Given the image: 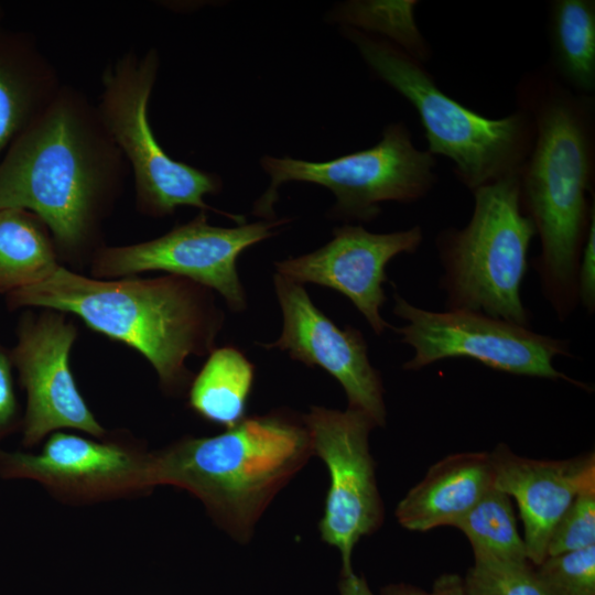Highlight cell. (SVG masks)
Here are the masks:
<instances>
[{
    "label": "cell",
    "instance_id": "6da1fadb",
    "mask_svg": "<svg viewBox=\"0 0 595 595\" xmlns=\"http://www.w3.org/2000/svg\"><path fill=\"white\" fill-rule=\"evenodd\" d=\"M128 170L97 105L63 84L1 158L0 209L39 217L58 260L90 261Z\"/></svg>",
    "mask_w": 595,
    "mask_h": 595
},
{
    "label": "cell",
    "instance_id": "7a4b0ae2",
    "mask_svg": "<svg viewBox=\"0 0 595 595\" xmlns=\"http://www.w3.org/2000/svg\"><path fill=\"white\" fill-rule=\"evenodd\" d=\"M516 94L534 126L518 174L520 204L540 238L534 264L543 294L563 321L578 303V262L595 215V99L567 88L548 66L523 75Z\"/></svg>",
    "mask_w": 595,
    "mask_h": 595
},
{
    "label": "cell",
    "instance_id": "3957f363",
    "mask_svg": "<svg viewBox=\"0 0 595 595\" xmlns=\"http://www.w3.org/2000/svg\"><path fill=\"white\" fill-rule=\"evenodd\" d=\"M11 310L51 309L139 351L170 396L192 381L185 360L213 350L224 313L212 290L188 279H97L58 264L43 281L7 295Z\"/></svg>",
    "mask_w": 595,
    "mask_h": 595
},
{
    "label": "cell",
    "instance_id": "277c9868",
    "mask_svg": "<svg viewBox=\"0 0 595 595\" xmlns=\"http://www.w3.org/2000/svg\"><path fill=\"white\" fill-rule=\"evenodd\" d=\"M312 454L304 422L273 412L152 451V480L154 487L172 485L196 496L217 526L246 543L273 497Z\"/></svg>",
    "mask_w": 595,
    "mask_h": 595
},
{
    "label": "cell",
    "instance_id": "5b68a950",
    "mask_svg": "<svg viewBox=\"0 0 595 595\" xmlns=\"http://www.w3.org/2000/svg\"><path fill=\"white\" fill-rule=\"evenodd\" d=\"M345 36L383 83L416 111L432 155L453 163L456 178L470 192L518 176L534 140L530 115L521 108L493 119L446 95L421 62L393 43L354 28Z\"/></svg>",
    "mask_w": 595,
    "mask_h": 595
},
{
    "label": "cell",
    "instance_id": "8992f818",
    "mask_svg": "<svg viewBox=\"0 0 595 595\" xmlns=\"http://www.w3.org/2000/svg\"><path fill=\"white\" fill-rule=\"evenodd\" d=\"M472 193L468 224L446 228L436 238L446 310L480 312L529 327L521 286L536 229L521 208L518 176Z\"/></svg>",
    "mask_w": 595,
    "mask_h": 595
},
{
    "label": "cell",
    "instance_id": "52a82bcc",
    "mask_svg": "<svg viewBox=\"0 0 595 595\" xmlns=\"http://www.w3.org/2000/svg\"><path fill=\"white\" fill-rule=\"evenodd\" d=\"M159 66L155 48L143 53L131 50L107 65L101 74L97 108L133 174L137 209L158 218L173 214L178 206H194L221 214L238 225L246 224V217L204 202L205 195L221 191L217 174L173 160L158 142L148 106Z\"/></svg>",
    "mask_w": 595,
    "mask_h": 595
},
{
    "label": "cell",
    "instance_id": "ba28073f",
    "mask_svg": "<svg viewBox=\"0 0 595 595\" xmlns=\"http://www.w3.org/2000/svg\"><path fill=\"white\" fill-rule=\"evenodd\" d=\"M270 185L257 199L252 214L274 219L278 190L286 182H307L328 188L336 198L335 218L370 221L383 202L413 203L424 198L437 182L436 160L414 147L403 122L388 125L374 147L325 162L264 155L260 160Z\"/></svg>",
    "mask_w": 595,
    "mask_h": 595
},
{
    "label": "cell",
    "instance_id": "9c48e42d",
    "mask_svg": "<svg viewBox=\"0 0 595 595\" xmlns=\"http://www.w3.org/2000/svg\"><path fill=\"white\" fill-rule=\"evenodd\" d=\"M393 313L407 322L394 328L396 333L414 351L403 365L405 370L464 357L498 371L581 385L558 371L552 363L556 356L571 355L567 340L480 312L429 311L412 305L399 294H394Z\"/></svg>",
    "mask_w": 595,
    "mask_h": 595
},
{
    "label": "cell",
    "instance_id": "30bf717a",
    "mask_svg": "<svg viewBox=\"0 0 595 595\" xmlns=\"http://www.w3.org/2000/svg\"><path fill=\"white\" fill-rule=\"evenodd\" d=\"M288 218L260 220L232 228L208 224L204 210L186 224L142 242L102 246L90 259L97 279H118L148 271H164L218 292L228 307L241 312L247 296L237 271L240 253L275 235Z\"/></svg>",
    "mask_w": 595,
    "mask_h": 595
},
{
    "label": "cell",
    "instance_id": "8fae6325",
    "mask_svg": "<svg viewBox=\"0 0 595 595\" xmlns=\"http://www.w3.org/2000/svg\"><path fill=\"white\" fill-rule=\"evenodd\" d=\"M0 476L35 480L73 505L138 496L154 487L152 451L127 432L94 440L55 431L36 454L0 448Z\"/></svg>",
    "mask_w": 595,
    "mask_h": 595
},
{
    "label": "cell",
    "instance_id": "7c38bea8",
    "mask_svg": "<svg viewBox=\"0 0 595 595\" xmlns=\"http://www.w3.org/2000/svg\"><path fill=\"white\" fill-rule=\"evenodd\" d=\"M303 422L312 452L323 459L329 474L322 539L335 547L342 571H351L357 542L377 531L383 521V506L377 486L369 434L376 426L365 413L312 407Z\"/></svg>",
    "mask_w": 595,
    "mask_h": 595
},
{
    "label": "cell",
    "instance_id": "4fadbf2b",
    "mask_svg": "<svg viewBox=\"0 0 595 595\" xmlns=\"http://www.w3.org/2000/svg\"><path fill=\"white\" fill-rule=\"evenodd\" d=\"M77 334L76 325L65 313L51 309L26 311L19 320L17 343L10 355L26 393L21 424L25 447L64 429L95 437L108 434L88 408L69 368Z\"/></svg>",
    "mask_w": 595,
    "mask_h": 595
},
{
    "label": "cell",
    "instance_id": "5bb4252c",
    "mask_svg": "<svg viewBox=\"0 0 595 595\" xmlns=\"http://www.w3.org/2000/svg\"><path fill=\"white\" fill-rule=\"evenodd\" d=\"M273 283L283 315L282 334L273 343L259 345L288 351L292 359L326 370L344 388L348 409L365 413L376 426L385 425L381 377L370 364L360 331L339 328L314 305L303 284L278 273Z\"/></svg>",
    "mask_w": 595,
    "mask_h": 595
},
{
    "label": "cell",
    "instance_id": "9a60e30c",
    "mask_svg": "<svg viewBox=\"0 0 595 595\" xmlns=\"http://www.w3.org/2000/svg\"><path fill=\"white\" fill-rule=\"evenodd\" d=\"M322 248L275 262L277 273L300 284L315 283L345 295L364 315L376 334L390 325L381 317L388 280L386 267L401 253H414L421 246L420 226L376 234L363 226L344 225Z\"/></svg>",
    "mask_w": 595,
    "mask_h": 595
},
{
    "label": "cell",
    "instance_id": "2e32d148",
    "mask_svg": "<svg viewBox=\"0 0 595 595\" xmlns=\"http://www.w3.org/2000/svg\"><path fill=\"white\" fill-rule=\"evenodd\" d=\"M489 457L494 486L518 504L527 555L536 566L545 559L552 530L571 502L595 487L594 453L561 461L533 459L500 443Z\"/></svg>",
    "mask_w": 595,
    "mask_h": 595
},
{
    "label": "cell",
    "instance_id": "e0dca14e",
    "mask_svg": "<svg viewBox=\"0 0 595 595\" xmlns=\"http://www.w3.org/2000/svg\"><path fill=\"white\" fill-rule=\"evenodd\" d=\"M493 487L489 453L452 454L433 464L407 493L396 508V517L411 531L454 527Z\"/></svg>",
    "mask_w": 595,
    "mask_h": 595
},
{
    "label": "cell",
    "instance_id": "ac0fdd59",
    "mask_svg": "<svg viewBox=\"0 0 595 595\" xmlns=\"http://www.w3.org/2000/svg\"><path fill=\"white\" fill-rule=\"evenodd\" d=\"M62 85L30 34L0 28V160Z\"/></svg>",
    "mask_w": 595,
    "mask_h": 595
},
{
    "label": "cell",
    "instance_id": "d6986e66",
    "mask_svg": "<svg viewBox=\"0 0 595 595\" xmlns=\"http://www.w3.org/2000/svg\"><path fill=\"white\" fill-rule=\"evenodd\" d=\"M548 37L553 75L571 90L595 91V1L553 0L549 6Z\"/></svg>",
    "mask_w": 595,
    "mask_h": 595
},
{
    "label": "cell",
    "instance_id": "ffe728a7",
    "mask_svg": "<svg viewBox=\"0 0 595 595\" xmlns=\"http://www.w3.org/2000/svg\"><path fill=\"white\" fill-rule=\"evenodd\" d=\"M255 366L236 347L213 349L192 379L188 405L202 419L230 429L246 418Z\"/></svg>",
    "mask_w": 595,
    "mask_h": 595
},
{
    "label": "cell",
    "instance_id": "44dd1931",
    "mask_svg": "<svg viewBox=\"0 0 595 595\" xmlns=\"http://www.w3.org/2000/svg\"><path fill=\"white\" fill-rule=\"evenodd\" d=\"M61 264L52 236L34 214L0 209V294L32 286Z\"/></svg>",
    "mask_w": 595,
    "mask_h": 595
},
{
    "label": "cell",
    "instance_id": "7402d4cb",
    "mask_svg": "<svg viewBox=\"0 0 595 595\" xmlns=\"http://www.w3.org/2000/svg\"><path fill=\"white\" fill-rule=\"evenodd\" d=\"M454 527L468 539L474 561H529L511 497L495 486Z\"/></svg>",
    "mask_w": 595,
    "mask_h": 595
},
{
    "label": "cell",
    "instance_id": "603a6c76",
    "mask_svg": "<svg viewBox=\"0 0 595 595\" xmlns=\"http://www.w3.org/2000/svg\"><path fill=\"white\" fill-rule=\"evenodd\" d=\"M416 0L349 1L337 8L334 20L363 32H376L422 64L431 48L415 22Z\"/></svg>",
    "mask_w": 595,
    "mask_h": 595
},
{
    "label": "cell",
    "instance_id": "cb8c5ba5",
    "mask_svg": "<svg viewBox=\"0 0 595 595\" xmlns=\"http://www.w3.org/2000/svg\"><path fill=\"white\" fill-rule=\"evenodd\" d=\"M463 582L467 595H551L530 561H474Z\"/></svg>",
    "mask_w": 595,
    "mask_h": 595
},
{
    "label": "cell",
    "instance_id": "d4e9b609",
    "mask_svg": "<svg viewBox=\"0 0 595 595\" xmlns=\"http://www.w3.org/2000/svg\"><path fill=\"white\" fill-rule=\"evenodd\" d=\"M536 572L551 595H595V545L547 556Z\"/></svg>",
    "mask_w": 595,
    "mask_h": 595
},
{
    "label": "cell",
    "instance_id": "484cf974",
    "mask_svg": "<svg viewBox=\"0 0 595 595\" xmlns=\"http://www.w3.org/2000/svg\"><path fill=\"white\" fill-rule=\"evenodd\" d=\"M592 545H595V487L581 491L559 519L548 542L547 556Z\"/></svg>",
    "mask_w": 595,
    "mask_h": 595
},
{
    "label": "cell",
    "instance_id": "4316f807",
    "mask_svg": "<svg viewBox=\"0 0 595 595\" xmlns=\"http://www.w3.org/2000/svg\"><path fill=\"white\" fill-rule=\"evenodd\" d=\"M10 349L0 342V442L21 429L22 415L14 391Z\"/></svg>",
    "mask_w": 595,
    "mask_h": 595
},
{
    "label": "cell",
    "instance_id": "83f0119b",
    "mask_svg": "<svg viewBox=\"0 0 595 595\" xmlns=\"http://www.w3.org/2000/svg\"><path fill=\"white\" fill-rule=\"evenodd\" d=\"M577 299L581 305L593 313L595 309V215L583 245L577 269Z\"/></svg>",
    "mask_w": 595,
    "mask_h": 595
},
{
    "label": "cell",
    "instance_id": "f1b7e54d",
    "mask_svg": "<svg viewBox=\"0 0 595 595\" xmlns=\"http://www.w3.org/2000/svg\"><path fill=\"white\" fill-rule=\"evenodd\" d=\"M429 595H467L463 577L455 573H444L433 583Z\"/></svg>",
    "mask_w": 595,
    "mask_h": 595
},
{
    "label": "cell",
    "instance_id": "f546056e",
    "mask_svg": "<svg viewBox=\"0 0 595 595\" xmlns=\"http://www.w3.org/2000/svg\"><path fill=\"white\" fill-rule=\"evenodd\" d=\"M340 595H374L366 580L354 571H342L338 583Z\"/></svg>",
    "mask_w": 595,
    "mask_h": 595
},
{
    "label": "cell",
    "instance_id": "4dcf8cb0",
    "mask_svg": "<svg viewBox=\"0 0 595 595\" xmlns=\"http://www.w3.org/2000/svg\"><path fill=\"white\" fill-rule=\"evenodd\" d=\"M381 595H429V593L411 584L398 583L383 587Z\"/></svg>",
    "mask_w": 595,
    "mask_h": 595
},
{
    "label": "cell",
    "instance_id": "1f68e13d",
    "mask_svg": "<svg viewBox=\"0 0 595 595\" xmlns=\"http://www.w3.org/2000/svg\"><path fill=\"white\" fill-rule=\"evenodd\" d=\"M3 17H4L3 8L0 4V28H2L1 23H2Z\"/></svg>",
    "mask_w": 595,
    "mask_h": 595
}]
</instances>
